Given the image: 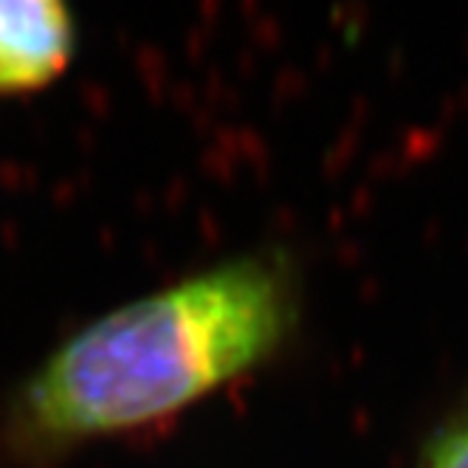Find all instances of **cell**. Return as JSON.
I'll return each instance as SVG.
<instances>
[{"label":"cell","instance_id":"1","mask_svg":"<svg viewBox=\"0 0 468 468\" xmlns=\"http://www.w3.org/2000/svg\"><path fill=\"white\" fill-rule=\"evenodd\" d=\"M293 322L271 260L243 257L96 319L15 395L12 431L62 449L178 412L269 358Z\"/></svg>","mask_w":468,"mask_h":468},{"label":"cell","instance_id":"3","mask_svg":"<svg viewBox=\"0 0 468 468\" xmlns=\"http://www.w3.org/2000/svg\"><path fill=\"white\" fill-rule=\"evenodd\" d=\"M423 468H468V420L454 423L434 438L423 457Z\"/></svg>","mask_w":468,"mask_h":468},{"label":"cell","instance_id":"2","mask_svg":"<svg viewBox=\"0 0 468 468\" xmlns=\"http://www.w3.org/2000/svg\"><path fill=\"white\" fill-rule=\"evenodd\" d=\"M77 23L69 0H0V93L54 82L74 57Z\"/></svg>","mask_w":468,"mask_h":468}]
</instances>
